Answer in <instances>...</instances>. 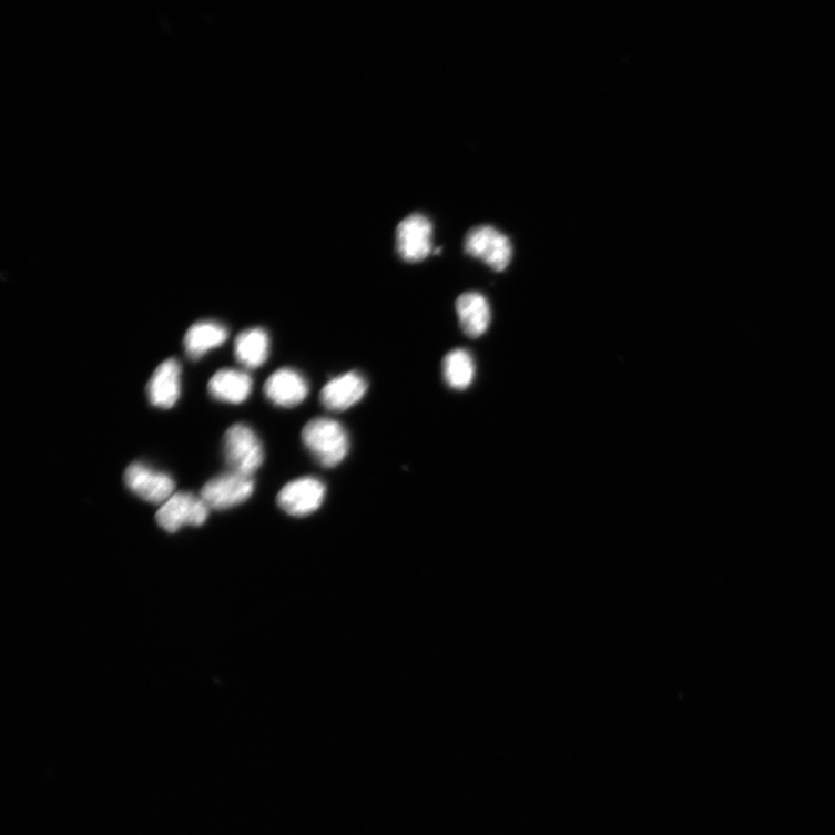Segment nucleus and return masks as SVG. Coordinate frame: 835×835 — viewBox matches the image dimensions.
<instances>
[{"label": "nucleus", "mask_w": 835, "mask_h": 835, "mask_svg": "<svg viewBox=\"0 0 835 835\" xmlns=\"http://www.w3.org/2000/svg\"><path fill=\"white\" fill-rule=\"evenodd\" d=\"M462 332L470 338L482 337L491 324L490 303L483 294L469 292L457 301Z\"/></svg>", "instance_id": "nucleus-12"}, {"label": "nucleus", "mask_w": 835, "mask_h": 835, "mask_svg": "<svg viewBox=\"0 0 835 835\" xmlns=\"http://www.w3.org/2000/svg\"><path fill=\"white\" fill-rule=\"evenodd\" d=\"M223 451L227 466L241 475L252 477L264 462L262 441L256 432L244 424H236L227 429Z\"/></svg>", "instance_id": "nucleus-2"}, {"label": "nucleus", "mask_w": 835, "mask_h": 835, "mask_svg": "<svg viewBox=\"0 0 835 835\" xmlns=\"http://www.w3.org/2000/svg\"><path fill=\"white\" fill-rule=\"evenodd\" d=\"M210 511L201 497L190 492H179L161 506L156 520L169 533H176L184 526L204 525L210 517Z\"/></svg>", "instance_id": "nucleus-5"}, {"label": "nucleus", "mask_w": 835, "mask_h": 835, "mask_svg": "<svg viewBox=\"0 0 835 835\" xmlns=\"http://www.w3.org/2000/svg\"><path fill=\"white\" fill-rule=\"evenodd\" d=\"M434 225L426 216L413 214L397 226L396 245L400 258L408 263H419L431 255Z\"/></svg>", "instance_id": "nucleus-6"}, {"label": "nucleus", "mask_w": 835, "mask_h": 835, "mask_svg": "<svg viewBox=\"0 0 835 835\" xmlns=\"http://www.w3.org/2000/svg\"><path fill=\"white\" fill-rule=\"evenodd\" d=\"M326 489L319 479L303 477L288 483L278 493L281 508L293 517H307L316 512L325 498Z\"/></svg>", "instance_id": "nucleus-8"}, {"label": "nucleus", "mask_w": 835, "mask_h": 835, "mask_svg": "<svg viewBox=\"0 0 835 835\" xmlns=\"http://www.w3.org/2000/svg\"><path fill=\"white\" fill-rule=\"evenodd\" d=\"M269 346V337L263 328H248L235 340V357L246 368L257 369L267 362Z\"/></svg>", "instance_id": "nucleus-15"}, {"label": "nucleus", "mask_w": 835, "mask_h": 835, "mask_svg": "<svg viewBox=\"0 0 835 835\" xmlns=\"http://www.w3.org/2000/svg\"><path fill=\"white\" fill-rule=\"evenodd\" d=\"M124 483L141 499L156 505H163L174 493L173 478L140 462L132 464L124 472Z\"/></svg>", "instance_id": "nucleus-7"}, {"label": "nucleus", "mask_w": 835, "mask_h": 835, "mask_svg": "<svg viewBox=\"0 0 835 835\" xmlns=\"http://www.w3.org/2000/svg\"><path fill=\"white\" fill-rule=\"evenodd\" d=\"M469 256L482 261L496 272H502L511 264L513 247L508 236L490 225L473 227L465 240Z\"/></svg>", "instance_id": "nucleus-3"}, {"label": "nucleus", "mask_w": 835, "mask_h": 835, "mask_svg": "<svg viewBox=\"0 0 835 835\" xmlns=\"http://www.w3.org/2000/svg\"><path fill=\"white\" fill-rule=\"evenodd\" d=\"M368 384L366 378L349 371L332 379L320 391V401L332 411H345L358 404L366 395Z\"/></svg>", "instance_id": "nucleus-9"}, {"label": "nucleus", "mask_w": 835, "mask_h": 835, "mask_svg": "<svg viewBox=\"0 0 835 835\" xmlns=\"http://www.w3.org/2000/svg\"><path fill=\"white\" fill-rule=\"evenodd\" d=\"M181 365L174 359L165 360L157 367L147 385V396L154 407H174L181 396Z\"/></svg>", "instance_id": "nucleus-11"}, {"label": "nucleus", "mask_w": 835, "mask_h": 835, "mask_svg": "<svg viewBox=\"0 0 835 835\" xmlns=\"http://www.w3.org/2000/svg\"><path fill=\"white\" fill-rule=\"evenodd\" d=\"M302 441L315 460L325 468L340 465L349 450L346 429L330 418H315L302 431Z\"/></svg>", "instance_id": "nucleus-1"}, {"label": "nucleus", "mask_w": 835, "mask_h": 835, "mask_svg": "<svg viewBox=\"0 0 835 835\" xmlns=\"http://www.w3.org/2000/svg\"><path fill=\"white\" fill-rule=\"evenodd\" d=\"M252 385V378L247 373L221 369L211 378L208 391L217 400L241 404L251 395Z\"/></svg>", "instance_id": "nucleus-13"}, {"label": "nucleus", "mask_w": 835, "mask_h": 835, "mask_svg": "<svg viewBox=\"0 0 835 835\" xmlns=\"http://www.w3.org/2000/svg\"><path fill=\"white\" fill-rule=\"evenodd\" d=\"M446 384L454 390L468 389L475 378L476 367L471 354L466 349H454L442 363Z\"/></svg>", "instance_id": "nucleus-16"}, {"label": "nucleus", "mask_w": 835, "mask_h": 835, "mask_svg": "<svg viewBox=\"0 0 835 835\" xmlns=\"http://www.w3.org/2000/svg\"><path fill=\"white\" fill-rule=\"evenodd\" d=\"M266 397L277 407L295 408L309 395V385L301 373L284 368L273 373L264 387Z\"/></svg>", "instance_id": "nucleus-10"}, {"label": "nucleus", "mask_w": 835, "mask_h": 835, "mask_svg": "<svg viewBox=\"0 0 835 835\" xmlns=\"http://www.w3.org/2000/svg\"><path fill=\"white\" fill-rule=\"evenodd\" d=\"M230 333L226 327L216 322H198L193 324L186 333L184 345L189 356L196 360L207 352L223 345Z\"/></svg>", "instance_id": "nucleus-14"}, {"label": "nucleus", "mask_w": 835, "mask_h": 835, "mask_svg": "<svg viewBox=\"0 0 835 835\" xmlns=\"http://www.w3.org/2000/svg\"><path fill=\"white\" fill-rule=\"evenodd\" d=\"M253 491L255 480L252 477L231 471L211 479L200 497L210 510L225 511L245 502Z\"/></svg>", "instance_id": "nucleus-4"}]
</instances>
